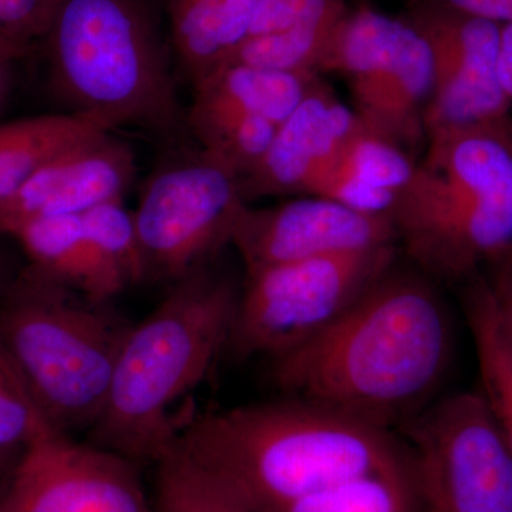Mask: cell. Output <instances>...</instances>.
<instances>
[{"instance_id": "4dcf8cb0", "label": "cell", "mask_w": 512, "mask_h": 512, "mask_svg": "<svg viewBox=\"0 0 512 512\" xmlns=\"http://www.w3.org/2000/svg\"><path fill=\"white\" fill-rule=\"evenodd\" d=\"M498 77L505 94L512 101V22L501 26Z\"/></svg>"}, {"instance_id": "7a4b0ae2", "label": "cell", "mask_w": 512, "mask_h": 512, "mask_svg": "<svg viewBox=\"0 0 512 512\" xmlns=\"http://www.w3.org/2000/svg\"><path fill=\"white\" fill-rule=\"evenodd\" d=\"M175 447L254 512L410 461L394 431L296 399L208 414Z\"/></svg>"}, {"instance_id": "5bb4252c", "label": "cell", "mask_w": 512, "mask_h": 512, "mask_svg": "<svg viewBox=\"0 0 512 512\" xmlns=\"http://www.w3.org/2000/svg\"><path fill=\"white\" fill-rule=\"evenodd\" d=\"M363 127L355 110L316 82L278 127L262 160L241 178L245 200L288 194L311 197L338 164L350 138Z\"/></svg>"}, {"instance_id": "1f68e13d", "label": "cell", "mask_w": 512, "mask_h": 512, "mask_svg": "<svg viewBox=\"0 0 512 512\" xmlns=\"http://www.w3.org/2000/svg\"><path fill=\"white\" fill-rule=\"evenodd\" d=\"M25 450L26 448L0 450V495L5 494V491L8 490Z\"/></svg>"}, {"instance_id": "8992f818", "label": "cell", "mask_w": 512, "mask_h": 512, "mask_svg": "<svg viewBox=\"0 0 512 512\" xmlns=\"http://www.w3.org/2000/svg\"><path fill=\"white\" fill-rule=\"evenodd\" d=\"M50 80L70 113L106 130L180 136L187 127L141 0H64L45 36Z\"/></svg>"}, {"instance_id": "ffe728a7", "label": "cell", "mask_w": 512, "mask_h": 512, "mask_svg": "<svg viewBox=\"0 0 512 512\" xmlns=\"http://www.w3.org/2000/svg\"><path fill=\"white\" fill-rule=\"evenodd\" d=\"M466 311L480 372L478 393L512 451V336L488 282H474Z\"/></svg>"}, {"instance_id": "d4e9b609", "label": "cell", "mask_w": 512, "mask_h": 512, "mask_svg": "<svg viewBox=\"0 0 512 512\" xmlns=\"http://www.w3.org/2000/svg\"><path fill=\"white\" fill-rule=\"evenodd\" d=\"M416 164L402 147L363 127L350 138L332 171L397 195L409 183Z\"/></svg>"}, {"instance_id": "7402d4cb", "label": "cell", "mask_w": 512, "mask_h": 512, "mask_svg": "<svg viewBox=\"0 0 512 512\" xmlns=\"http://www.w3.org/2000/svg\"><path fill=\"white\" fill-rule=\"evenodd\" d=\"M156 466V512H254L175 446Z\"/></svg>"}, {"instance_id": "d6986e66", "label": "cell", "mask_w": 512, "mask_h": 512, "mask_svg": "<svg viewBox=\"0 0 512 512\" xmlns=\"http://www.w3.org/2000/svg\"><path fill=\"white\" fill-rule=\"evenodd\" d=\"M101 131L109 130L70 111L0 123V202L50 160Z\"/></svg>"}, {"instance_id": "e575fe53", "label": "cell", "mask_w": 512, "mask_h": 512, "mask_svg": "<svg viewBox=\"0 0 512 512\" xmlns=\"http://www.w3.org/2000/svg\"><path fill=\"white\" fill-rule=\"evenodd\" d=\"M12 276L8 275V265H6L5 258L0 254V291L5 288V285L8 284Z\"/></svg>"}, {"instance_id": "836d02e7", "label": "cell", "mask_w": 512, "mask_h": 512, "mask_svg": "<svg viewBox=\"0 0 512 512\" xmlns=\"http://www.w3.org/2000/svg\"><path fill=\"white\" fill-rule=\"evenodd\" d=\"M13 62L0 59V111L5 107L10 92V67Z\"/></svg>"}, {"instance_id": "44dd1931", "label": "cell", "mask_w": 512, "mask_h": 512, "mask_svg": "<svg viewBox=\"0 0 512 512\" xmlns=\"http://www.w3.org/2000/svg\"><path fill=\"white\" fill-rule=\"evenodd\" d=\"M274 512H421L410 461L330 485Z\"/></svg>"}, {"instance_id": "f1b7e54d", "label": "cell", "mask_w": 512, "mask_h": 512, "mask_svg": "<svg viewBox=\"0 0 512 512\" xmlns=\"http://www.w3.org/2000/svg\"><path fill=\"white\" fill-rule=\"evenodd\" d=\"M427 5L454 10L498 25L512 22V0H427Z\"/></svg>"}, {"instance_id": "e0dca14e", "label": "cell", "mask_w": 512, "mask_h": 512, "mask_svg": "<svg viewBox=\"0 0 512 512\" xmlns=\"http://www.w3.org/2000/svg\"><path fill=\"white\" fill-rule=\"evenodd\" d=\"M259 0H170L178 62L195 83L228 62L248 35Z\"/></svg>"}, {"instance_id": "ba28073f", "label": "cell", "mask_w": 512, "mask_h": 512, "mask_svg": "<svg viewBox=\"0 0 512 512\" xmlns=\"http://www.w3.org/2000/svg\"><path fill=\"white\" fill-rule=\"evenodd\" d=\"M403 431L421 512H512V451L480 393L434 400Z\"/></svg>"}, {"instance_id": "4316f807", "label": "cell", "mask_w": 512, "mask_h": 512, "mask_svg": "<svg viewBox=\"0 0 512 512\" xmlns=\"http://www.w3.org/2000/svg\"><path fill=\"white\" fill-rule=\"evenodd\" d=\"M346 12L345 0H259L247 37L301 28H333Z\"/></svg>"}, {"instance_id": "30bf717a", "label": "cell", "mask_w": 512, "mask_h": 512, "mask_svg": "<svg viewBox=\"0 0 512 512\" xmlns=\"http://www.w3.org/2000/svg\"><path fill=\"white\" fill-rule=\"evenodd\" d=\"M137 467L47 427L26 447L5 497L15 512H156Z\"/></svg>"}, {"instance_id": "277c9868", "label": "cell", "mask_w": 512, "mask_h": 512, "mask_svg": "<svg viewBox=\"0 0 512 512\" xmlns=\"http://www.w3.org/2000/svg\"><path fill=\"white\" fill-rule=\"evenodd\" d=\"M504 123L427 134L426 154L397 194L389 214L397 241L434 278H467L512 255V146Z\"/></svg>"}, {"instance_id": "2e32d148", "label": "cell", "mask_w": 512, "mask_h": 512, "mask_svg": "<svg viewBox=\"0 0 512 512\" xmlns=\"http://www.w3.org/2000/svg\"><path fill=\"white\" fill-rule=\"evenodd\" d=\"M10 237L22 245L29 265L90 298L109 302L126 288L87 237L80 215L26 222Z\"/></svg>"}, {"instance_id": "52a82bcc", "label": "cell", "mask_w": 512, "mask_h": 512, "mask_svg": "<svg viewBox=\"0 0 512 512\" xmlns=\"http://www.w3.org/2000/svg\"><path fill=\"white\" fill-rule=\"evenodd\" d=\"M396 245L320 256L247 274L228 348L272 360L332 325L392 271Z\"/></svg>"}, {"instance_id": "603a6c76", "label": "cell", "mask_w": 512, "mask_h": 512, "mask_svg": "<svg viewBox=\"0 0 512 512\" xmlns=\"http://www.w3.org/2000/svg\"><path fill=\"white\" fill-rule=\"evenodd\" d=\"M80 218L87 237L124 285L138 284L147 278L134 215L124 208L123 200L103 202Z\"/></svg>"}, {"instance_id": "484cf974", "label": "cell", "mask_w": 512, "mask_h": 512, "mask_svg": "<svg viewBox=\"0 0 512 512\" xmlns=\"http://www.w3.org/2000/svg\"><path fill=\"white\" fill-rule=\"evenodd\" d=\"M50 427L0 350V450L26 448Z\"/></svg>"}, {"instance_id": "5b68a950", "label": "cell", "mask_w": 512, "mask_h": 512, "mask_svg": "<svg viewBox=\"0 0 512 512\" xmlns=\"http://www.w3.org/2000/svg\"><path fill=\"white\" fill-rule=\"evenodd\" d=\"M29 265L0 291V350L47 424L90 430L109 396L130 323Z\"/></svg>"}, {"instance_id": "7c38bea8", "label": "cell", "mask_w": 512, "mask_h": 512, "mask_svg": "<svg viewBox=\"0 0 512 512\" xmlns=\"http://www.w3.org/2000/svg\"><path fill=\"white\" fill-rule=\"evenodd\" d=\"M396 229L387 215L362 214L326 200L308 197L272 208H245L231 245L247 274L320 256L350 254L396 245Z\"/></svg>"}, {"instance_id": "ac0fdd59", "label": "cell", "mask_w": 512, "mask_h": 512, "mask_svg": "<svg viewBox=\"0 0 512 512\" xmlns=\"http://www.w3.org/2000/svg\"><path fill=\"white\" fill-rule=\"evenodd\" d=\"M315 73H288L242 63H225L194 84V103L227 107L281 126L302 103Z\"/></svg>"}, {"instance_id": "cb8c5ba5", "label": "cell", "mask_w": 512, "mask_h": 512, "mask_svg": "<svg viewBox=\"0 0 512 512\" xmlns=\"http://www.w3.org/2000/svg\"><path fill=\"white\" fill-rule=\"evenodd\" d=\"M336 26L247 37L227 63L248 64L278 72L318 74L320 59Z\"/></svg>"}, {"instance_id": "3957f363", "label": "cell", "mask_w": 512, "mask_h": 512, "mask_svg": "<svg viewBox=\"0 0 512 512\" xmlns=\"http://www.w3.org/2000/svg\"><path fill=\"white\" fill-rule=\"evenodd\" d=\"M239 292L201 268L175 281L143 322L128 330L92 444L134 461L157 464L178 433L170 410L198 386L229 346Z\"/></svg>"}, {"instance_id": "6da1fadb", "label": "cell", "mask_w": 512, "mask_h": 512, "mask_svg": "<svg viewBox=\"0 0 512 512\" xmlns=\"http://www.w3.org/2000/svg\"><path fill=\"white\" fill-rule=\"evenodd\" d=\"M446 306L420 276H383L315 338L274 359L276 387L394 431L434 402L450 366Z\"/></svg>"}, {"instance_id": "8d00e7d4", "label": "cell", "mask_w": 512, "mask_h": 512, "mask_svg": "<svg viewBox=\"0 0 512 512\" xmlns=\"http://www.w3.org/2000/svg\"><path fill=\"white\" fill-rule=\"evenodd\" d=\"M505 134H507L508 140H510L512 146V121L507 120L504 123Z\"/></svg>"}, {"instance_id": "9a60e30c", "label": "cell", "mask_w": 512, "mask_h": 512, "mask_svg": "<svg viewBox=\"0 0 512 512\" xmlns=\"http://www.w3.org/2000/svg\"><path fill=\"white\" fill-rule=\"evenodd\" d=\"M363 126L410 154L426 137L424 114L433 93L429 43L407 20L375 62L349 82Z\"/></svg>"}, {"instance_id": "83f0119b", "label": "cell", "mask_w": 512, "mask_h": 512, "mask_svg": "<svg viewBox=\"0 0 512 512\" xmlns=\"http://www.w3.org/2000/svg\"><path fill=\"white\" fill-rule=\"evenodd\" d=\"M64 0H0V30L32 45L45 39Z\"/></svg>"}, {"instance_id": "8fae6325", "label": "cell", "mask_w": 512, "mask_h": 512, "mask_svg": "<svg viewBox=\"0 0 512 512\" xmlns=\"http://www.w3.org/2000/svg\"><path fill=\"white\" fill-rule=\"evenodd\" d=\"M429 43L433 93L427 134L447 128L500 126L512 101L498 77L501 25L421 3L409 19Z\"/></svg>"}, {"instance_id": "d590c367", "label": "cell", "mask_w": 512, "mask_h": 512, "mask_svg": "<svg viewBox=\"0 0 512 512\" xmlns=\"http://www.w3.org/2000/svg\"><path fill=\"white\" fill-rule=\"evenodd\" d=\"M0 512H15L12 510V507H10L8 501H6L5 494L0 495Z\"/></svg>"}, {"instance_id": "f546056e", "label": "cell", "mask_w": 512, "mask_h": 512, "mask_svg": "<svg viewBox=\"0 0 512 512\" xmlns=\"http://www.w3.org/2000/svg\"><path fill=\"white\" fill-rule=\"evenodd\" d=\"M490 284L498 312L512 336V255L498 262V271Z\"/></svg>"}, {"instance_id": "9c48e42d", "label": "cell", "mask_w": 512, "mask_h": 512, "mask_svg": "<svg viewBox=\"0 0 512 512\" xmlns=\"http://www.w3.org/2000/svg\"><path fill=\"white\" fill-rule=\"evenodd\" d=\"M247 207L238 175L201 148L165 160L133 212L148 276L175 282L204 268Z\"/></svg>"}, {"instance_id": "4fadbf2b", "label": "cell", "mask_w": 512, "mask_h": 512, "mask_svg": "<svg viewBox=\"0 0 512 512\" xmlns=\"http://www.w3.org/2000/svg\"><path fill=\"white\" fill-rule=\"evenodd\" d=\"M136 158L128 144L101 131L50 160L15 194L0 202V234L26 222L82 215L103 202L123 200Z\"/></svg>"}, {"instance_id": "d6a6232c", "label": "cell", "mask_w": 512, "mask_h": 512, "mask_svg": "<svg viewBox=\"0 0 512 512\" xmlns=\"http://www.w3.org/2000/svg\"><path fill=\"white\" fill-rule=\"evenodd\" d=\"M29 52V45L13 39V37L6 35L3 30H0V59L15 62V60L22 59L23 56L28 55Z\"/></svg>"}]
</instances>
